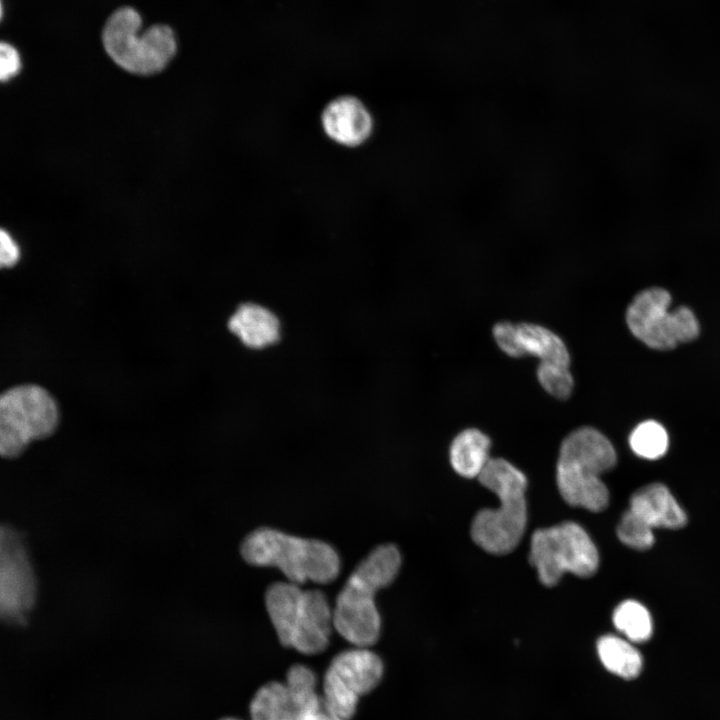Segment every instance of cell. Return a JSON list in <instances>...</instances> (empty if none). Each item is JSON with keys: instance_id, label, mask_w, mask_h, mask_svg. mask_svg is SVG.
<instances>
[{"instance_id": "cell-25", "label": "cell", "mask_w": 720, "mask_h": 720, "mask_svg": "<svg viewBox=\"0 0 720 720\" xmlns=\"http://www.w3.org/2000/svg\"><path fill=\"white\" fill-rule=\"evenodd\" d=\"M21 65L18 50L10 43L0 41V82L15 77L20 72Z\"/></svg>"}, {"instance_id": "cell-1", "label": "cell", "mask_w": 720, "mask_h": 720, "mask_svg": "<svg viewBox=\"0 0 720 720\" xmlns=\"http://www.w3.org/2000/svg\"><path fill=\"white\" fill-rule=\"evenodd\" d=\"M401 566V555L393 544L373 549L350 574L333 608V628L355 647L375 644L381 618L375 603L378 590L391 584Z\"/></svg>"}, {"instance_id": "cell-7", "label": "cell", "mask_w": 720, "mask_h": 720, "mask_svg": "<svg viewBox=\"0 0 720 720\" xmlns=\"http://www.w3.org/2000/svg\"><path fill=\"white\" fill-rule=\"evenodd\" d=\"M529 562L536 569L540 582L552 587L566 572L583 578L594 575L599 566V554L580 525L565 521L532 534Z\"/></svg>"}, {"instance_id": "cell-26", "label": "cell", "mask_w": 720, "mask_h": 720, "mask_svg": "<svg viewBox=\"0 0 720 720\" xmlns=\"http://www.w3.org/2000/svg\"><path fill=\"white\" fill-rule=\"evenodd\" d=\"M19 258V246L7 231L0 228V269L14 266Z\"/></svg>"}, {"instance_id": "cell-8", "label": "cell", "mask_w": 720, "mask_h": 720, "mask_svg": "<svg viewBox=\"0 0 720 720\" xmlns=\"http://www.w3.org/2000/svg\"><path fill=\"white\" fill-rule=\"evenodd\" d=\"M58 417L54 398L38 385H19L1 393L0 456L15 458L32 441L50 436Z\"/></svg>"}, {"instance_id": "cell-4", "label": "cell", "mask_w": 720, "mask_h": 720, "mask_svg": "<svg viewBox=\"0 0 720 720\" xmlns=\"http://www.w3.org/2000/svg\"><path fill=\"white\" fill-rule=\"evenodd\" d=\"M240 553L248 564L276 567L288 582L298 585L307 581L327 584L340 571L338 553L328 543L268 527L249 533L241 543Z\"/></svg>"}, {"instance_id": "cell-19", "label": "cell", "mask_w": 720, "mask_h": 720, "mask_svg": "<svg viewBox=\"0 0 720 720\" xmlns=\"http://www.w3.org/2000/svg\"><path fill=\"white\" fill-rule=\"evenodd\" d=\"M612 619L615 628L630 642L642 643L652 636L653 622L650 612L638 601L626 600L620 603L615 608Z\"/></svg>"}, {"instance_id": "cell-2", "label": "cell", "mask_w": 720, "mask_h": 720, "mask_svg": "<svg viewBox=\"0 0 720 720\" xmlns=\"http://www.w3.org/2000/svg\"><path fill=\"white\" fill-rule=\"evenodd\" d=\"M617 461L612 443L592 427L571 432L561 443L556 469L558 490L565 502L592 512L605 510L609 490L601 475Z\"/></svg>"}, {"instance_id": "cell-14", "label": "cell", "mask_w": 720, "mask_h": 720, "mask_svg": "<svg viewBox=\"0 0 720 720\" xmlns=\"http://www.w3.org/2000/svg\"><path fill=\"white\" fill-rule=\"evenodd\" d=\"M228 326L243 344L253 349L272 345L280 337L278 318L258 304L246 303L239 306Z\"/></svg>"}, {"instance_id": "cell-15", "label": "cell", "mask_w": 720, "mask_h": 720, "mask_svg": "<svg viewBox=\"0 0 720 720\" xmlns=\"http://www.w3.org/2000/svg\"><path fill=\"white\" fill-rule=\"evenodd\" d=\"M527 354L538 357L540 362L567 367L570 364L569 352L555 333L536 324H515V357Z\"/></svg>"}, {"instance_id": "cell-24", "label": "cell", "mask_w": 720, "mask_h": 720, "mask_svg": "<svg viewBox=\"0 0 720 720\" xmlns=\"http://www.w3.org/2000/svg\"><path fill=\"white\" fill-rule=\"evenodd\" d=\"M673 315L678 343L690 342L698 337L699 322L690 308L679 306L673 309Z\"/></svg>"}, {"instance_id": "cell-17", "label": "cell", "mask_w": 720, "mask_h": 720, "mask_svg": "<svg viewBox=\"0 0 720 720\" xmlns=\"http://www.w3.org/2000/svg\"><path fill=\"white\" fill-rule=\"evenodd\" d=\"M596 650L602 665L610 673L628 680L640 675L643 658L629 640L604 635L598 639Z\"/></svg>"}, {"instance_id": "cell-21", "label": "cell", "mask_w": 720, "mask_h": 720, "mask_svg": "<svg viewBox=\"0 0 720 720\" xmlns=\"http://www.w3.org/2000/svg\"><path fill=\"white\" fill-rule=\"evenodd\" d=\"M285 684L299 706L300 714L317 705L322 699L316 691L317 677L314 671L305 665L295 664L290 667Z\"/></svg>"}, {"instance_id": "cell-28", "label": "cell", "mask_w": 720, "mask_h": 720, "mask_svg": "<svg viewBox=\"0 0 720 720\" xmlns=\"http://www.w3.org/2000/svg\"><path fill=\"white\" fill-rule=\"evenodd\" d=\"M2 15H3V6H2V1L0 0V20L2 18Z\"/></svg>"}, {"instance_id": "cell-12", "label": "cell", "mask_w": 720, "mask_h": 720, "mask_svg": "<svg viewBox=\"0 0 720 720\" xmlns=\"http://www.w3.org/2000/svg\"><path fill=\"white\" fill-rule=\"evenodd\" d=\"M326 134L345 146L362 144L371 134L372 117L363 103L353 96H341L332 100L322 114Z\"/></svg>"}, {"instance_id": "cell-10", "label": "cell", "mask_w": 720, "mask_h": 720, "mask_svg": "<svg viewBox=\"0 0 720 720\" xmlns=\"http://www.w3.org/2000/svg\"><path fill=\"white\" fill-rule=\"evenodd\" d=\"M670 293L652 287L638 293L626 311V323L631 333L648 347L670 350L677 346Z\"/></svg>"}, {"instance_id": "cell-18", "label": "cell", "mask_w": 720, "mask_h": 720, "mask_svg": "<svg viewBox=\"0 0 720 720\" xmlns=\"http://www.w3.org/2000/svg\"><path fill=\"white\" fill-rule=\"evenodd\" d=\"M252 720H298L300 709L285 683L262 686L250 703Z\"/></svg>"}, {"instance_id": "cell-20", "label": "cell", "mask_w": 720, "mask_h": 720, "mask_svg": "<svg viewBox=\"0 0 720 720\" xmlns=\"http://www.w3.org/2000/svg\"><path fill=\"white\" fill-rule=\"evenodd\" d=\"M629 444L637 456L656 460L667 452L669 438L666 429L659 422L647 420L634 428L629 437Z\"/></svg>"}, {"instance_id": "cell-5", "label": "cell", "mask_w": 720, "mask_h": 720, "mask_svg": "<svg viewBox=\"0 0 720 720\" xmlns=\"http://www.w3.org/2000/svg\"><path fill=\"white\" fill-rule=\"evenodd\" d=\"M265 606L281 644L307 655L329 644L333 609L317 589L304 590L291 582H276L265 592Z\"/></svg>"}, {"instance_id": "cell-16", "label": "cell", "mask_w": 720, "mask_h": 720, "mask_svg": "<svg viewBox=\"0 0 720 720\" xmlns=\"http://www.w3.org/2000/svg\"><path fill=\"white\" fill-rule=\"evenodd\" d=\"M491 441L478 429L460 432L450 446V463L456 473L465 478L478 477L490 459Z\"/></svg>"}, {"instance_id": "cell-9", "label": "cell", "mask_w": 720, "mask_h": 720, "mask_svg": "<svg viewBox=\"0 0 720 720\" xmlns=\"http://www.w3.org/2000/svg\"><path fill=\"white\" fill-rule=\"evenodd\" d=\"M37 591L24 538L14 528L0 523V622L25 624L35 606Z\"/></svg>"}, {"instance_id": "cell-22", "label": "cell", "mask_w": 720, "mask_h": 720, "mask_svg": "<svg viewBox=\"0 0 720 720\" xmlns=\"http://www.w3.org/2000/svg\"><path fill=\"white\" fill-rule=\"evenodd\" d=\"M616 531L619 540L634 550H648L655 542L653 528L630 509L623 513Z\"/></svg>"}, {"instance_id": "cell-6", "label": "cell", "mask_w": 720, "mask_h": 720, "mask_svg": "<svg viewBox=\"0 0 720 720\" xmlns=\"http://www.w3.org/2000/svg\"><path fill=\"white\" fill-rule=\"evenodd\" d=\"M142 20L132 7H121L107 19L102 43L109 58L121 70L139 77L163 72L177 52L174 31L156 24L139 34Z\"/></svg>"}, {"instance_id": "cell-3", "label": "cell", "mask_w": 720, "mask_h": 720, "mask_svg": "<svg viewBox=\"0 0 720 720\" xmlns=\"http://www.w3.org/2000/svg\"><path fill=\"white\" fill-rule=\"evenodd\" d=\"M477 478L495 493L500 504L497 508L480 510L475 515L471 537L488 553L507 554L516 548L526 529L527 478L503 458H490Z\"/></svg>"}, {"instance_id": "cell-13", "label": "cell", "mask_w": 720, "mask_h": 720, "mask_svg": "<svg viewBox=\"0 0 720 720\" xmlns=\"http://www.w3.org/2000/svg\"><path fill=\"white\" fill-rule=\"evenodd\" d=\"M629 509L653 529L676 530L688 522L686 511L662 483H651L635 491Z\"/></svg>"}, {"instance_id": "cell-27", "label": "cell", "mask_w": 720, "mask_h": 720, "mask_svg": "<svg viewBox=\"0 0 720 720\" xmlns=\"http://www.w3.org/2000/svg\"><path fill=\"white\" fill-rule=\"evenodd\" d=\"M298 720H344V719H342L341 717H339L338 715L333 713L324 704L323 700L321 699V701L317 705L303 711L300 714Z\"/></svg>"}, {"instance_id": "cell-29", "label": "cell", "mask_w": 720, "mask_h": 720, "mask_svg": "<svg viewBox=\"0 0 720 720\" xmlns=\"http://www.w3.org/2000/svg\"><path fill=\"white\" fill-rule=\"evenodd\" d=\"M222 720H239V719H235V718H225V719H222Z\"/></svg>"}, {"instance_id": "cell-23", "label": "cell", "mask_w": 720, "mask_h": 720, "mask_svg": "<svg viewBox=\"0 0 720 720\" xmlns=\"http://www.w3.org/2000/svg\"><path fill=\"white\" fill-rule=\"evenodd\" d=\"M537 378L541 386L558 399H567L572 392L574 381L567 366L540 362Z\"/></svg>"}, {"instance_id": "cell-11", "label": "cell", "mask_w": 720, "mask_h": 720, "mask_svg": "<svg viewBox=\"0 0 720 720\" xmlns=\"http://www.w3.org/2000/svg\"><path fill=\"white\" fill-rule=\"evenodd\" d=\"M381 658L367 647L344 650L331 660L323 688L344 697L359 699L372 691L382 679Z\"/></svg>"}]
</instances>
